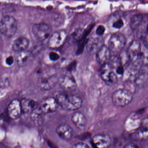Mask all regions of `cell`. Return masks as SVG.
<instances>
[{
	"instance_id": "1",
	"label": "cell",
	"mask_w": 148,
	"mask_h": 148,
	"mask_svg": "<svg viewBox=\"0 0 148 148\" xmlns=\"http://www.w3.org/2000/svg\"><path fill=\"white\" fill-rule=\"evenodd\" d=\"M55 98L59 106L69 111L77 110L81 107L82 104L81 98L74 95L60 93L57 94Z\"/></svg>"
},
{
	"instance_id": "2",
	"label": "cell",
	"mask_w": 148,
	"mask_h": 148,
	"mask_svg": "<svg viewBox=\"0 0 148 148\" xmlns=\"http://www.w3.org/2000/svg\"><path fill=\"white\" fill-rule=\"evenodd\" d=\"M127 56L131 63L136 66L138 67L143 63L144 55L139 41L135 40L132 42L128 50Z\"/></svg>"
},
{
	"instance_id": "3",
	"label": "cell",
	"mask_w": 148,
	"mask_h": 148,
	"mask_svg": "<svg viewBox=\"0 0 148 148\" xmlns=\"http://www.w3.org/2000/svg\"><path fill=\"white\" fill-rule=\"evenodd\" d=\"M133 99V93L127 89H119L113 93L112 100L116 107L123 108L129 105Z\"/></svg>"
},
{
	"instance_id": "4",
	"label": "cell",
	"mask_w": 148,
	"mask_h": 148,
	"mask_svg": "<svg viewBox=\"0 0 148 148\" xmlns=\"http://www.w3.org/2000/svg\"><path fill=\"white\" fill-rule=\"evenodd\" d=\"M17 23L13 16H5L0 21V32L7 36H13L16 33Z\"/></svg>"
},
{
	"instance_id": "5",
	"label": "cell",
	"mask_w": 148,
	"mask_h": 148,
	"mask_svg": "<svg viewBox=\"0 0 148 148\" xmlns=\"http://www.w3.org/2000/svg\"><path fill=\"white\" fill-rule=\"evenodd\" d=\"M127 43V39L123 34L116 33L111 35L109 40L108 47L111 52L120 53Z\"/></svg>"
},
{
	"instance_id": "6",
	"label": "cell",
	"mask_w": 148,
	"mask_h": 148,
	"mask_svg": "<svg viewBox=\"0 0 148 148\" xmlns=\"http://www.w3.org/2000/svg\"><path fill=\"white\" fill-rule=\"evenodd\" d=\"M52 28L47 23H36L32 27V31L36 39L42 41L48 38L51 34Z\"/></svg>"
},
{
	"instance_id": "7",
	"label": "cell",
	"mask_w": 148,
	"mask_h": 148,
	"mask_svg": "<svg viewBox=\"0 0 148 148\" xmlns=\"http://www.w3.org/2000/svg\"><path fill=\"white\" fill-rule=\"evenodd\" d=\"M49 38L48 47L52 49H56L63 45L67 38V34L65 30H59L52 34Z\"/></svg>"
},
{
	"instance_id": "8",
	"label": "cell",
	"mask_w": 148,
	"mask_h": 148,
	"mask_svg": "<svg viewBox=\"0 0 148 148\" xmlns=\"http://www.w3.org/2000/svg\"><path fill=\"white\" fill-rule=\"evenodd\" d=\"M101 77L103 81L109 86L114 85L117 82V75L109 64L102 66Z\"/></svg>"
},
{
	"instance_id": "9",
	"label": "cell",
	"mask_w": 148,
	"mask_h": 148,
	"mask_svg": "<svg viewBox=\"0 0 148 148\" xmlns=\"http://www.w3.org/2000/svg\"><path fill=\"white\" fill-rule=\"evenodd\" d=\"M58 81L59 79L56 74H46L41 78L39 86L42 90H50L54 87Z\"/></svg>"
},
{
	"instance_id": "10",
	"label": "cell",
	"mask_w": 148,
	"mask_h": 148,
	"mask_svg": "<svg viewBox=\"0 0 148 148\" xmlns=\"http://www.w3.org/2000/svg\"><path fill=\"white\" fill-rule=\"evenodd\" d=\"M58 105L55 97H47L41 102L40 111L42 114L53 113L56 111Z\"/></svg>"
},
{
	"instance_id": "11",
	"label": "cell",
	"mask_w": 148,
	"mask_h": 148,
	"mask_svg": "<svg viewBox=\"0 0 148 148\" xmlns=\"http://www.w3.org/2000/svg\"><path fill=\"white\" fill-rule=\"evenodd\" d=\"M60 85L62 88L67 91H73L76 89L77 84L74 76L68 72L60 79Z\"/></svg>"
},
{
	"instance_id": "12",
	"label": "cell",
	"mask_w": 148,
	"mask_h": 148,
	"mask_svg": "<svg viewBox=\"0 0 148 148\" xmlns=\"http://www.w3.org/2000/svg\"><path fill=\"white\" fill-rule=\"evenodd\" d=\"M96 54V60L102 66L109 63L112 56L111 51L108 46L103 45Z\"/></svg>"
},
{
	"instance_id": "13",
	"label": "cell",
	"mask_w": 148,
	"mask_h": 148,
	"mask_svg": "<svg viewBox=\"0 0 148 148\" xmlns=\"http://www.w3.org/2000/svg\"><path fill=\"white\" fill-rule=\"evenodd\" d=\"M7 111L11 119L15 120L19 118L22 112L21 101L17 99L12 100L8 105Z\"/></svg>"
},
{
	"instance_id": "14",
	"label": "cell",
	"mask_w": 148,
	"mask_h": 148,
	"mask_svg": "<svg viewBox=\"0 0 148 148\" xmlns=\"http://www.w3.org/2000/svg\"><path fill=\"white\" fill-rule=\"evenodd\" d=\"M111 138L109 135L99 134L94 136L92 142L96 148H107L111 143Z\"/></svg>"
},
{
	"instance_id": "15",
	"label": "cell",
	"mask_w": 148,
	"mask_h": 148,
	"mask_svg": "<svg viewBox=\"0 0 148 148\" xmlns=\"http://www.w3.org/2000/svg\"><path fill=\"white\" fill-rule=\"evenodd\" d=\"M71 121L77 129L84 130L87 126V120L86 116L81 112L76 111L73 113L71 116Z\"/></svg>"
},
{
	"instance_id": "16",
	"label": "cell",
	"mask_w": 148,
	"mask_h": 148,
	"mask_svg": "<svg viewBox=\"0 0 148 148\" xmlns=\"http://www.w3.org/2000/svg\"><path fill=\"white\" fill-rule=\"evenodd\" d=\"M56 131L59 137L66 140L71 139L74 133L73 128L70 125L66 123L60 124L56 127Z\"/></svg>"
},
{
	"instance_id": "17",
	"label": "cell",
	"mask_w": 148,
	"mask_h": 148,
	"mask_svg": "<svg viewBox=\"0 0 148 148\" xmlns=\"http://www.w3.org/2000/svg\"><path fill=\"white\" fill-rule=\"evenodd\" d=\"M22 112L29 113L34 112L39 106L38 102L30 98H23L21 101Z\"/></svg>"
},
{
	"instance_id": "18",
	"label": "cell",
	"mask_w": 148,
	"mask_h": 148,
	"mask_svg": "<svg viewBox=\"0 0 148 148\" xmlns=\"http://www.w3.org/2000/svg\"><path fill=\"white\" fill-rule=\"evenodd\" d=\"M102 45L101 40L96 37L88 40L86 46L88 53L90 54H94L96 53Z\"/></svg>"
},
{
	"instance_id": "19",
	"label": "cell",
	"mask_w": 148,
	"mask_h": 148,
	"mask_svg": "<svg viewBox=\"0 0 148 148\" xmlns=\"http://www.w3.org/2000/svg\"><path fill=\"white\" fill-rule=\"evenodd\" d=\"M29 40L26 37H18L13 42L12 46V49L14 51L20 53L26 50L29 47Z\"/></svg>"
},
{
	"instance_id": "20",
	"label": "cell",
	"mask_w": 148,
	"mask_h": 148,
	"mask_svg": "<svg viewBox=\"0 0 148 148\" xmlns=\"http://www.w3.org/2000/svg\"><path fill=\"white\" fill-rule=\"evenodd\" d=\"M32 57V53L28 50L20 52L17 58V64L20 66H23L28 63Z\"/></svg>"
},
{
	"instance_id": "21",
	"label": "cell",
	"mask_w": 148,
	"mask_h": 148,
	"mask_svg": "<svg viewBox=\"0 0 148 148\" xmlns=\"http://www.w3.org/2000/svg\"><path fill=\"white\" fill-rule=\"evenodd\" d=\"M132 136L133 139L138 140H147L148 138L147 128L141 127L132 134Z\"/></svg>"
},
{
	"instance_id": "22",
	"label": "cell",
	"mask_w": 148,
	"mask_h": 148,
	"mask_svg": "<svg viewBox=\"0 0 148 148\" xmlns=\"http://www.w3.org/2000/svg\"><path fill=\"white\" fill-rule=\"evenodd\" d=\"M143 21V16L140 14H136L132 16L130 20V27L132 30H135L140 27Z\"/></svg>"
},
{
	"instance_id": "23",
	"label": "cell",
	"mask_w": 148,
	"mask_h": 148,
	"mask_svg": "<svg viewBox=\"0 0 148 148\" xmlns=\"http://www.w3.org/2000/svg\"><path fill=\"white\" fill-rule=\"evenodd\" d=\"M106 29L105 27L103 25H99L96 29V35L98 36H101L104 34L105 32Z\"/></svg>"
},
{
	"instance_id": "24",
	"label": "cell",
	"mask_w": 148,
	"mask_h": 148,
	"mask_svg": "<svg viewBox=\"0 0 148 148\" xmlns=\"http://www.w3.org/2000/svg\"><path fill=\"white\" fill-rule=\"evenodd\" d=\"M123 25H124V22L123 20L122 19H120L114 23L113 27L115 28L120 29L123 27Z\"/></svg>"
},
{
	"instance_id": "25",
	"label": "cell",
	"mask_w": 148,
	"mask_h": 148,
	"mask_svg": "<svg viewBox=\"0 0 148 148\" xmlns=\"http://www.w3.org/2000/svg\"><path fill=\"white\" fill-rule=\"evenodd\" d=\"M50 60L52 61H56L60 59V55L55 52H51L49 54Z\"/></svg>"
},
{
	"instance_id": "26",
	"label": "cell",
	"mask_w": 148,
	"mask_h": 148,
	"mask_svg": "<svg viewBox=\"0 0 148 148\" xmlns=\"http://www.w3.org/2000/svg\"><path fill=\"white\" fill-rule=\"evenodd\" d=\"M72 148H90L87 143L84 142H79L75 144Z\"/></svg>"
},
{
	"instance_id": "27",
	"label": "cell",
	"mask_w": 148,
	"mask_h": 148,
	"mask_svg": "<svg viewBox=\"0 0 148 148\" xmlns=\"http://www.w3.org/2000/svg\"><path fill=\"white\" fill-rule=\"evenodd\" d=\"M76 64H76V62L75 61L70 63L67 67L68 72L71 73L73 71H74L75 70V69L76 68Z\"/></svg>"
},
{
	"instance_id": "28",
	"label": "cell",
	"mask_w": 148,
	"mask_h": 148,
	"mask_svg": "<svg viewBox=\"0 0 148 148\" xmlns=\"http://www.w3.org/2000/svg\"><path fill=\"white\" fill-rule=\"evenodd\" d=\"M5 62L8 66H11L14 62V59L12 56H10L6 58Z\"/></svg>"
},
{
	"instance_id": "29",
	"label": "cell",
	"mask_w": 148,
	"mask_h": 148,
	"mask_svg": "<svg viewBox=\"0 0 148 148\" xmlns=\"http://www.w3.org/2000/svg\"><path fill=\"white\" fill-rule=\"evenodd\" d=\"M123 148H140L137 144L134 143H129L124 146Z\"/></svg>"
},
{
	"instance_id": "30",
	"label": "cell",
	"mask_w": 148,
	"mask_h": 148,
	"mask_svg": "<svg viewBox=\"0 0 148 148\" xmlns=\"http://www.w3.org/2000/svg\"><path fill=\"white\" fill-rule=\"evenodd\" d=\"M141 127L148 128V119L147 117L142 120L141 123Z\"/></svg>"
}]
</instances>
